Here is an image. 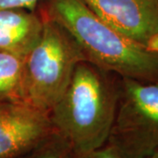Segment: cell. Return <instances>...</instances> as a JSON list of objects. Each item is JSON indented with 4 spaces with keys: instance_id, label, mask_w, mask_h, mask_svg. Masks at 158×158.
Masks as SVG:
<instances>
[{
    "instance_id": "obj_12",
    "label": "cell",
    "mask_w": 158,
    "mask_h": 158,
    "mask_svg": "<svg viewBox=\"0 0 158 158\" xmlns=\"http://www.w3.org/2000/svg\"><path fill=\"white\" fill-rule=\"evenodd\" d=\"M146 158H158V150L157 151H156L155 153H153L152 155L148 156Z\"/></svg>"
},
{
    "instance_id": "obj_5",
    "label": "cell",
    "mask_w": 158,
    "mask_h": 158,
    "mask_svg": "<svg viewBox=\"0 0 158 158\" xmlns=\"http://www.w3.org/2000/svg\"><path fill=\"white\" fill-rule=\"evenodd\" d=\"M49 113L27 103H0V158L28 155L54 132Z\"/></svg>"
},
{
    "instance_id": "obj_3",
    "label": "cell",
    "mask_w": 158,
    "mask_h": 158,
    "mask_svg": "<svg viewBox=\"0 0 158 158\" xmlns=\"http://www.w3.org/2000/svg\"><path fill=\"white\" fill-rule=\"evenodd\" d=\"M40 16L43 19L41 34L25 56L26 100L49 113L65 92L77 65L86 59L62 26Z\"/></svg>"
},
{
    "instance_id": "obj_4",
    "label": "cell",
    "mask_w": 158,
    "mask_h": 158,
    "mask_svg": "<svg viewBox=\"0 0 158 158\" xmlns=\"http://www.w3.org/2000/svg\"><path fill=\"white\" fill-rule=\"evenodd\" d=\"M107 143L124 158L158 150V81L119 78L116 115Z\"/></svg>"
},
{
    "instance_id": "obj_8",
    "label": "cell",
    "mask_w": 158,
    "mask_h": 158,
    "mask_svg": "<svg viewBox=\"0 0 158 158\" xmlns=\"http://www.w3.org/2000/svg\"><path fill=\"white\" fill-rule=\"evenodd\" d=\"M1 102L27 103L25 90V57L3 51H0Z\"/></svg>"
},
{
    "instance_id": "obj_2",
    "label": "cell",
    "mask_w": 158,
    "mask_h": 158,
    "mask_svg": "<svg viewBox=\"0 0 158 158\" xmlns=\"http://www.w3.org/2000/svg\"><path fill=\"white\" fill-rule=\"evenodd\" d=\"M119 78L88 61L77 65L65 92L49 112L54 128L68 140L74 154L90 152L107 142L118 106Z\"/></svg>"
},
{
    "instance_id": "obj_9",
    "label": "cell",
    "mask_w": 158,
    "mask_h": 158,
    "mask_svg": "<svg viewBox=\"0 0 158 158\" xmlns=\"http://www.w3.org/2000/svg\"><path fill=\"white\" fill-rule=\"evenodd\" d=\"M69 141L56 130L28 155V158H73Z\"/></svg>"
},
{
    "instance_id": "obj_10",
    "label": "cell",
    "mask_w": 158,
    "mask_h": 158,
    "mask_svg": "<svg viewBox=\"0 0 158 158\" xmlns=\"http://www.w3.org/2000/svg\"><path fill=\"white\" fill-rule=\"evenodd\" d=\"M73 158H124L118 150L111 144L106 143L104 146L85 154H74Z\"/></svg>"
},
{
    "instance_id": "obj_11",
    "label": "cell",
    "mask_w": 158,
    "mask_h": 158,
    "mask_svg": "<svg viewBox=\"0 0 158 158\" xmlns=\"http://www.w3.org/2000/svg\"><path fill=\"white\" fill-rule=\"evenodd\" d=\"M40 0H0L2 8H21L29 11H35Z\"/></svg>"
},
{
    "instance_id": "obj_1",
    "label": "cell",
    "mask_w": 158,
    "mask_h": 158,
    "mask_svg": "<svg viewBox=\"0 0 158 158\" xmlns=\"http://www.w3.org/2000/svg\"><path fill=\"white\" fill-rule=\"evenodd\" d=\"M40 15L62 26L72 36L86 61L120 77L158 81V51L118 33L84 0H46Z\"/></svg>"
},
{
    "instance_id": "obj_7",
    "label": "cell",
    "mask_w": 158,
    "mask_h": 158,
    "mask_svg": "<svg viewBox=\"0 0 158 158\" xmlns=\"http://www.w3.org/2000/svg\"><path fill=\"white\" fill-rule=\"evenodd\" d=\"M40 13L21 8L0 7V51L25 57L42 32Z\"/></svg>"
},
{
    "instance_id": "obj_6",
    "label": "cell",
    "mask_w": 158,
    "mask_h": 158,
    "mask_svg": "<svg viewBox=\"0 0 158 158\" xmlns=\"http://www.w3.org/2000/svg\"><path fill=\"white\" fill-rule=\"evenodd\" d=\"M110 27L158 51V0H84Z\"/></svg>"
},
{
    "instance_id": "obj_13",
    "label": "cell",
    "mask_w": 158,
    "mask_h": 158,
    "mask_svg": "<svg viewBox=\"0 0 158 158\" xmlns=\"http://www.w3.org/2000/svg\"><path fill=\"white\" fill-rule=\"evenodd\" d=\"M28 155H27V156H22V157H19V158H28Z\"/></svg>"
}]
</instances>
